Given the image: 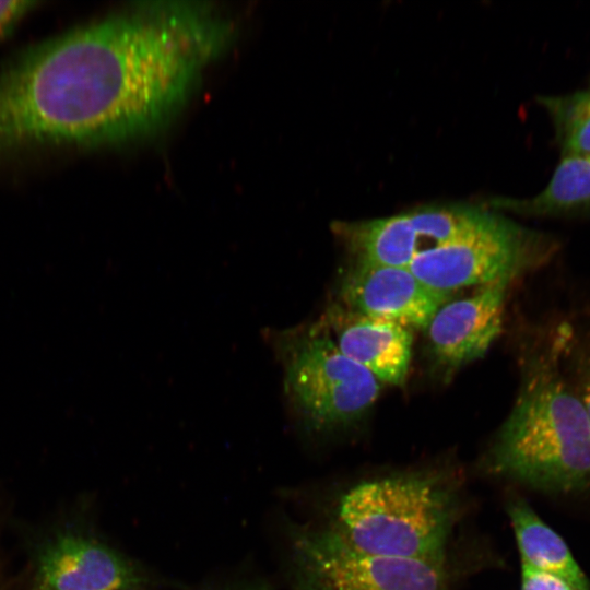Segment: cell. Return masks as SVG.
<instances>
[{"instance_id":"1","label":"cell","mask_w":590,"mask_h":590,"mask_svg":"<svg viewBox=\"0 0 590 590\" xmlns=\"http://www.w3.org/2000/svg\"><path fill=\"white\" fill-rule=\"evenodd\" d=\"M170 88L167 54L142 22L118 14L69 30L0 70V162L151 131Z\"/></svg>"},{"instance_id":"2","label":"cell","mask_w":590,"mask_h":590,"mask_svg":"<svg viewBox=\"0 0 590 590\" xmlns=\"http://www.w3.org/2000/svg\"><path fill=\"white\" fill-rule=\"evenodd\" d=\"M515 404L489 451L493 472L551 492L590 485V423L562 361L557 328L524 359Z\"/></svg>"},{"instance_id":"3","label":"cell","mask_w":590,"mask_h":590,"mask_svg":"<svg viewBox=\"0 0 590 590\" xmlns=\"http://www.w3.org/2000/svg\"><path fill=\"white\" fill-rule=\"evenodd\" d=\"M455 485L429 471L353 484L329 528L353 548L394 558H442L457 512Z\"/></svg>"},{"instance_id":"4","label":"cell","mask_w":590,"mask_h":590,"mask_svg":"<svg viewBox=\"0 0 590 590\" xmlns=\"http://www.w3.org/2000/svg\"><path fill=\"white\" fill-rule=\"evenodd\" d=\"M263 334L282 367L288 411L305 429L350 427L377 401L380 381L339 350L320 320Z\"/></svg>"},{"instance_id":"5","label":"cell","mask_w":590,"mask_h":590,"mask_svg":"<svg viewBox=\"0 0 590 590\" xmlns=\"http://www.w3.org/2000/svg\"><path fill=\"white\" fill-rule=\"evenodd\" d=\"M560 245L551 234L491 211L468 233L416 257L409 269L430 288L455 294L495 282L511 284L548 262Z\"/></svg>"},{"instance_id":"6","label":"cell","mask_w":590,"mask_h":590,"mask_svg":"<svg viewBox=\"0 0 590 590\" xmlns=\"http://www.w3.org/2000/svg\"><path fill=\"white\" fill-rule=\"evenodd\" d=\"M297 590H447L446 557L394 558L357 551L330 528L294 539Z\"/></svg>"},{"instance_id":"7","label":"cell","mask_w":590,"mask_h":590,"mask_svg":"<svg viewBox=\"0 0 590 590\" xmlns=\"http://www.w3.org/2000/svg\"><path fill=\"white\" fill-rule=\"evenodd\" d=\"M489 213L463 203L427 204L387 217L335 221L331 229L352 260L409 267L420 255L476 227Z\"/></svg>"},{"instance_id":"8","label":"cell","mask_w":590,"mask_h":590,"mask_svg":"<svg viewBox=\"0 0 590 590\" xmlns=\"http://www.w3.org/2000/svg\"><path fill=\"white\" fill-rule=\"evenodd\" d=\"M338 296V304L355 314L424 330L453 293L430 288L409 267L352 260L339 279Z\"/></svg>"},{"instance_id":"9","label":"cell","mask_w":590,"mask_h":590,"mask_svg":"<svg viewBox=\"0 0 590 590\" xmlns=\"http://www.w3.org/2000/svg\"><path fill=\"white\" fill-rule=\"evenodd\" d=\"M510 283L479 286L442 304L424 329L429 356L445 374L482 357L498 338Z\"/></svg>"},{"instance_id":"10","label":"cell","mask_w":590,"mask_h":590,"mask_svg":"<svg viewBox=\"0 0 590 590\" xmlns=\"http://www.w3.org/2000/svg\"><path fill=\"white\" fill-rule=\"evenodd\" d=\"M319 320L339 350L380 382H405L412 359L411 329L355 314L338 303L328 306Z\"/></svg>"},{"instance_id":"11","label":"cell","mask_w":590,"mask_h":590,"mask_svg":"<svg viewBox=\"0 0 590 590\" xmlns=\"http://www.w3.org/2000/svg\"><path fill=\"white\" fill-rule=\"evenodd\" d=\"M43 590H127L141 587L130 563L106 545L79 534H61L38 557Z\"/></svg>"},{"instance_id":"12","label":"cell","mask_w":590,"mask_h":590,"mask_svg":"<svg viewBox=\"0 0 590 590\" xmlns=\"http://www.w3.org/2000/svg\"><path fill=\"white\" fill-rule=\"evenodd\" d=\"M493 211L540 217L590 216V155L560 156L547 185L530 198L495 197Z\"/></svg>"},{"instance_id":"13","label":"cell","mask_w":590,"mask_h":590,"mask_svg":"<svg viewBox=\"0 0 590 590\" xmlns=\"http://www.w3.org/2000/svg\"><path fill=\"white\" fill-rule=\"evenodd\" d=\"M522 565L563 578L575 590H590L589 581L565 541L523 500L508 505Z\"/></svg>"},{"instance_id":"14","label":"cell","mask_w":590,"mask_h":590,"mask_svg":"<svg viewBox=\"0 0 590 590\" xmlns=\"http://www.w3.org/2000/svg\"><path fill=\"white\" fill-rule=\"evenodd\" d=\"M536 101L551 119L560 156L590 155V86Z\"/></svg>"},{"instance_id":"15","label":"cell","mask_w":590,"mask_h":590,"mask_svg":"<svg viewBox=\"0 0 590 590\" xmlns=\"http://www.w3.org/2000/svg\"><path fill=\"white\" fill-rule=\"evenodd\" d=\"M562 361L590 423V335L579 334L569 323L557 327Z\"/></svg>"},{"instance_id":"16","label":"cell","mask_w":590,"mask_h":590,"mask_svg":"<svg viewBox=\"0 0 590 590\" xmlns=\"http://www.w3.org/2000/svg\"><path fill=\"white\" fill-rule=\"evenodd\" d=\"M521 590H575L566 580L555 575L522 565Z\"/></svg>"},{"instance_id":"17","label":"cell","mask_w":590,"mask_h":590,"mask_svg":"<svg viewBox=\"0 0 590 590\" xmlns=\"http://www.w3.org/2000/svg\"><path fill=\"white\" fill-rule=\"evenodd\" d=\"M36 1H0V38L8 34L34 7Z\"/></svg>"},{"instance_id":"18","label":"cell","mask_w":590,"mask_h":590,"mask_svg":"<svg viewBox=\"0 0 590 590\" xmlns=\"http://www.w3.org/2000/svg\"><path fill=\"white\" fill-rule=\"evenodd\" d=\"M248 590H266V589L260 587V588H252V589H248Z\"/></svg>"},{"instance_id":"19","label":"cell","mask_w":590,"mask_h":590,"mask_svg":"<svg viewBox=\"0 0 590 590\" xmlns=\"http://www.w3.org/2000/svg\"><path fill=\"white\" fill-rule=\"evenodd\" d=\"M127 590H141V587L131 588V589H127Z\"/></svg>"}]
</instances>
